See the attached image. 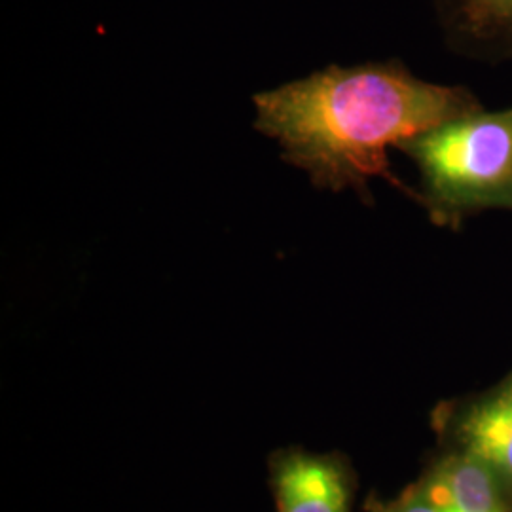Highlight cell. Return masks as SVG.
Returning a JSON list of instances; mask_svg holds the SVG:
<instances>
[{"label": "cell", "mask_w": 512, "mask_h": 512, "mask_svg": "<svg viewBox=\"0 0 512 512\" xmlns=\"http://www.w3.org/2000/svg\"><path fill=\"white\" fill-rule=\"evenodd\" d=\"M450 42L465 54L511 57L512 0H435Z\"/></svg>", "instance_id": "277c9868"}, {"label": "cell", "mask_w": 512, "mask_h": 512, "mask_svg": "<svg viewBox=\"0 0 512 512\" xmlns=\"http://www.w3.org/2000/svg\"><path fill=\"white\" fill-rule=\"evenodd\" d=\"M420 486L446 512H505L499 478L467 452L440 461Z\"/></svg>", "instance_id": "5b68a950"}, {"label": "cell", "mask_w": 512, "mask_h": 512, "mask_svg": "<svg viewBox=\"0 0 512 512\" xmlns=\"http://www.w3.org/2000/svg\"><path fill=\"white\" fill-rule=\"evenodd\" d=\"M374 512H446L440 509L439 505L423 492L420 484L410 488L406 494L401 495L399 499L378 505Z\"/></svg>", "instance_id": "52a82bcc"}, {"label": "cell", "mask_w": 512, "mask_h": 512, "mask_svg": "<svg viewBox=\"0 0 512 512\" xmlns=\"http://www.w3.org/2000/svg\"><path fill=\"white\" fill-rule=\"evenodd\" d=\"M268 465L277 512L351 511L353 482L342 459L285 448Z\"/></svg>", "instance_id": "3957f363"}, {"label": "cell", "mask_w": 512, "mask_h": 512, "mask_svg": "<svg viewBox=\"0 0 512 512\" xmlns=\"http://www.w3.org/2000/svg\"><path fill=\"white\" fill-rule=\"evenodd\" d=\"M420 167L425 205L454 224L484 209L512 211V109L469 112L401 145Z\"/></svg>", "instance_id": "7a4b0ae2"}, {"label": "cell", "mask_w": 512, "mask_h": 512, "mask_svg": "<svg viewBox=\"0 0 512 512\" xmlns=\"http://www.w3.org/2000/svg\"><path fill=\"white\" fill-rule=\"evenodd\" d=\"M256 129L285 160L330 190L365 192L370 179L395 183L387 148L475 112L461 88L418 80L399 65L330 67L255 97Z\"/></svg>", "instance_id": "6da1fadb"}, {"label": "cell", "mask_w": 512, "mask_h": 512, "mask_svg": "<svg viewBox=\"0 0 512 512\" xmlns=\"http://www.w3.org/2000/svg\"><path fill=\"white\" fill-rule=\"evenodd\" d=\"M458 435L465 452L488 465L512 494V378L461 418Z\"/></svg>", "instance_id": "8992f818"}]
</instances>
